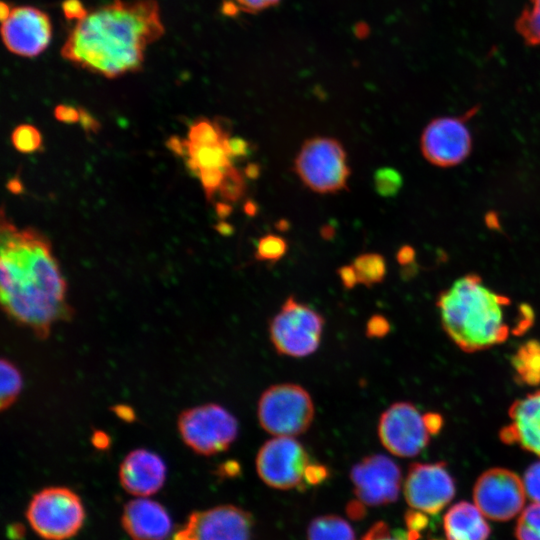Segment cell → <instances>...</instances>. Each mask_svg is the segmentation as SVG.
<instances>
[{"label": "cell", "mask_w": 540, "mask_h": 540, "mask_svg": "<svg viewBox=\"0 0 540 540\" xmlns=\"http://www.w3.org/2000/svg\"><path fill=\"white\" fill-rule=\"evenodd\" d=\"M1 304L6 314L40 338L67 320V283L48 239L32 229L1 222Z\"/></svg>", "instance_id": "6da1fadb"}, {"label": "cell", "mask_w": 540, "mask_h": 540, "mask_svg": "<svg viewBox=\"0 0 540 540\" xmlns=\"http://www.w3.org/2000/svg\"><path fill=\"white\" fill-rule=\"evenodd\" d=\"M163 33L155 0H114L78 20L61 53L84 69L115 78L138 70L147 46Z\"/></svg>", "instance_id": "7a4b0ae2"}, {"label": "cell", "mask_w": 540, "mask_h": 540, "mask_svg": "<svg viewBox=\"0 0 540 540\" xmlns=\"http://www.w3.org/2000/svg\"><path fill=\"white\" fill-rule=\"evenodd\" d=\"M436 304L443 329L464 352L485 350L517 335L507 312L510 298L488 288L477 274L455 280Z\"/></svg>", "instance_id": "3957f363"}, {"label": "cell", "mask_w": 540, "mask_h": 540, "mask_svg": "<svg viewBox=\"0 0 540 540\" xmlns=\"http://www.w3.org/2000/svg\"><path fill=\"white\" fill-rule=\"evenodd\" d=\"M26 517L45 540H67L82 528L85 510L80 497L66 487H47L30 500Z\"/></svg>", "instance_id": "277c9868"}, {"label": "cell", "mask_w": 540, "mask_h": 540, "mask_svg": "<svg viewBox=\"0 0 540 540\" xmlns=\"http://www.w3.org/2000/svg\"><path fill=\"white\" fill-rule=\"evenodd\" d=\"M261 427L276 437H294L307 431L314 417L309 393L291 383L267 388L258 402Z\"/></svg>", "instance_id": "5b68a950"}, {"label": "cell", "mask_w": 540, "mask_h": 540, "mask_svg": "<svg viewBox=\"0 0 540 540\" xmlns=\"http://www.w3.org/2000/svg\"><path fill=\"white\" fill-rule=\"evenodd\" d=\"M295 171L308 188L322 194L346 189L351 173L344 147L330 137L306 140L295 159Z\"/></svg>", "instance_id": "8992f818"}, {"label": "cell", "mask_w": 540, "mask_h": 540, "mask_svg": "<svg viewBox=\"0 0 540 540\" xmlns=\"http://www.w3.org/2000/svg\"><path fill=\"white\" fill-rule=\"evenodd\" d=\"M177 427L195 453L211 456L226 451L238 436V422L224 407L207 403L182 411Z\"/></svg>", "instance_id": "52a82bcc"}, {"label": "cell", "mask_w": 540, "mask_h": 540, "mask_svg": "<svg viewBox=\"0 0 540 540\" xmlns=\"http://www.w3.org/2000/svg\"><path fill=\"white\" fill-rule=\"evenodd\" d=\"M324 318L309 306L288 297L269 326L276 351L291 357H305L320 344Z\"/></svg>", "instance_id": "ba28073f"}, {"label": "cell", "mask_w": 540, "mask_h": 540, "mask_svg": "<svg viewBox=\"0 0 540 540\" xmlns=\"http://www.w3.org/2000/svg\"><path fill=\"white\" fill-rule=\"evenodd\" d=\"M309 463L305 448L293 437L268 440L256 457V469L262 481L281 490L302 486Z\"/></svg>", "instance_id": "9c48e42d"}, {"label": "cell", "mask_w": 540, "mask_h": 540, "mask_svg": "<svg viewBox=\"0 0 540 540\" xmlns=\"http://www.w3.org/2000/svg\"><path fill=\"white\" fill-rule=\"evenodd\" d=\"M523 480L506 468H491L483 472L474 484L473 499L483 515L494 521H508L525 504Z\"/></svg>", "instance_id": "30bf717a"}, {"label": "cell", "mask_w": 540, "mask_h": 540, "mask_svg": "<svg viewBox=\"0 0 540 540\" xmlns=\"http://www.w3.org/2000/svg\"><path fill=\"white\" fill-rule=\"evenodd\" d=\"M424 414L409 402H396L379 419L378 436L393 455L407 458L418 455L430 441Z\"/></svg>", "instance_id": "8fae6325"}, {"label": "cell", "mask_w": 540, "mask_h": 540, "mask_svg": "<svg viewBox=\"0 0 540 540\" xmlns=\"http://www.w3.org/2000/svg\"><path fill=\"white\" fill-rule=\"evenodd\" d=\"M251 514L233 505H220L189 515L171 540H251Z\"/></svg>", "instance_id": "7c38bea8"}, {"label": "cell", "mask_w": 540, "mask_h": 540, "mask_svg": "<svg viewBox=\"0 0 540 540\" xmlns=\"http://www.w3.org/2000/svg\"><path fill=\"white\" fill-rule=\"evenodd\" d=\"M420 147L424 158L435 166L446 168L460 164L472 149L465 116L430 121L421 135Z\"/></svg>", "instance_id": "4fadbf2b"}, {"label": "cell", "mask_w": 540, "mask_h": 540, "mask_svg": "<svg viewBox=\"0 0 540 540\" xmlns=\"http://www.w3.org/2000/svg\"><path fill=\"white\" fill-rule=\"evenodd\" d=\"M455 489L445 463H413L405 479L404 496L413 509L436 514L453 499Z\"/></svg>", "instance_id": "5bb4252c"}, {"label": "cell", "mask_w": 540, "mask_h": 540, "mask_svg": "<svg viewBox=\"0 0 540 540\" xmlns=\"http://www.w3.org/2000/svg\"><path fill=\"white\" fill-rule=\"evenodd\" d=\"M350 478L358 500L368 506L396 501L402 482L399 466L382 454L363 458L352 467Z\"/></svg>", "instance_id": "9a60e30c"}, {"label": "cell", "mask_w": 540, "mask_h": 540, "mask_svg": "<svg viewBox=\"0 0 540 540\" xmlns=\"http://www.w3.org/2000/svg\"><path fill=\"white\" fill-rule=\"evenodd\" d=\"M51 32L48 15L30 6L10 10L1 27L8 50L25 57H34L44 51L50 42Z\"/></svg>", "instance_id": "2e32d148"}, {"label": "cell", "mask_w": 540, "mask_h": 540, "mask_svg": "<svg viewBox=\"0 0 540 540\" xmlns=\"http://www.w3.org/2000/svg\"><path fill=\"white\" fill-rule=\"evenodd\" d=\"M166 472L165 462L158 454L139 448L129 452L121 462L119 480L128 493L146 497L162 488Z\"/></svg>", "instance_id": "e0dca14e"}, {"label": "cell", "mask_w": 540, "mask_h": 540, "mask_svg": "<svg viewBox=\"0 0 540 540\" xmlns=\"http://www.w3.org/2000/svg\"><path fill=\"white\" fill-rule=\"evenodd\" d=\"M508 416L509 423L499 433L502 442L540 457V390L514 401Z\"/></svg>", "instance_id": "ac0fdd59"}, {"label": "cell", "mask_w": 540, "mask_h": 540, "mask_svg": "<svg viewBox=\"0 0 540 540\" xmlns=\"http://www.w3.org/2000/svg\"><path fill=\"white\" fill-rule=\"evenodd\" d=\"M121 523L132 540H165L171 530V519L156 501L134 499L123 509Z\"/></svg>", "instance_id": "d6986e66"}, {"label": "cell", "mask_w": 540, "mask_h": 540, "mask_svg": "<svg viewBox=\"0 0 540 540\" xmlns=\"http://www.w3.org/2000/svg\"><path fill=\"white\" fill-rule=\"evenodd\" d=\"M476 505L466 501L453 505L443 519L447 540H487L490 527Z\"/></svg>", "instance_id": "ffe728a7"}, {"label": "cell", "mask_w": 540, "mask_h": 540, "mask_svg": "<svg viewBox=\"0 0 540 540\" xmlns=\"http://www.w3.org/2000/svg\"><path fill=\"white\" fill-rule=\"evenodd\" d=\"M515 379L519 384L540 385V341L523 343L511 358Z\"/></svg>", "instance_id": "44dd1931"}, {"label": "cell", "mask_w": 540, "mask_h": 540, "mask_svg": "<svg viewBox=\"0 0 540 540\" xmlns=\"http://www.w3.org/2000/svg\"><path fill=\"white\" fill-rule=\"evenodd\" d=\"M226 139L215 145H198L185 140L188 167L198 173L203 168L225 169L231 165Z\"/></svg>", "instance_id": "7402d4cb"}, {"label": "cell", "mask_w": 540, "mask_h": 540, "mask_svg": "<svg viewBox=\"0 0 540 540\" xmlns=\"http://www.w3.org/2000/svg\"><path fill=\"white\" fill-rule=\"evenodd\" d=\"M308 540H355L352 527L339 516L324 515L311 521L307 530Z\"/></svg>", "instance_id": "603a6c76"}, {"label": "cell", "mask_w": 540, "mask_h": 540, "mask_svg": "<svg viewBox=\"0 0 540 540\" xmlns=\"http://www.w3.org/2000/svg\"><path fill=\"white\" fill-rule=\"evenodd\" d=\"M515 29L529 46L540 47V0H529L515 21Z\"/></svg>", "instance_id": "cb8c5ba5"}, {"label": "cell", "mask_w": 540, "mask_h": 540, "mask_svg": "<svg viewBox=\"0 0 540 540\" xmlns=\"http://www.w3.org/2000/svg\"><path fill=\"white\" fill-rule=\"evenodd\" d=\"M355 268L358 282L371 287L382 282L386 275V262L378 253H364L357 256L352 264Z\"/></svg>", "instance_id": "d4e9b609"}, {"label": "cell", "mask_w": 540, "mask_h": 540, "mask_svg": "<svg viewBox=\"0 0 540 540\" xmlns=\"http://www.w3.org/2000/svg\"><path fill=\"white\" fill-rule=\"evenodd\" d=\"M1 380V409L10 407L21 392L23 386L19 369L9 360L2 359L0 367Z\"/></svg>", "instance_id": "484cf974"}, {"label": "cell", "mask_w": 540, "mask_h": 540, "mask_svg": "<svg viewBox=\"0 0 540 540\" xmlns=\"http://www.w3.org/2000/svg\"><path fill=\"white\" fill-rule=\"evenodd\" d=\"M227 137L229 135L218 122L200 119L190 126L187 140L198 145H215Z\"/></svg>", "instance_id": "4316f807"}, {"label": "cell", "mask_w": 540, "mask_h": 540, "mask_svg": "<svg viewBox=\"0 0 540 540\" xmlns=\"http://www.w3.org/2000/svg\"><path fill=\"white\" fill-rule=\"evenodd\" d=\"M517 540H540V503L526 507L515 526Z\"/></svg>", "instance_id": "83f0119b"}, {"label": "cell", "mask_w": 540, "mask_h": 540, "mask_svg": "<svg viewBox=\"0 0 540 540\" xmlns=\"http://www.w3.org/2000/svg\"><path fill=\"white\" fill-rule=\"evenodd\" d=\"M246 191V184L242 173L229 165L224 169V177L219 187L221 198L226 202L240 200Z\"/></svg>", "instance_id": "f1b7e54d"}, {"label": "cell", "mask_w": 540, "mask_h": 540, "mask_svg": "<svg viewBox=\"0 0 540 540\" xmlns=\"http://www.w3.org/2000/svg\"><path fill=\"white\" fill-rule=\"evenodd\" d=\"M11 141L17 151L32 153L41 148L42 136L36 127L29 124H22L13 130Z\"/></svg>", "instance_id": "f546056e"}, {"label": "cell", "mask_w": 540, "mask_h": 540, "mask_svg": "<svg viewBox=\"0 0 540 540\" xmlns=\"http://www.w3.org/2000/svg\"><path fill=\"white\" fill-rule=\"evenodd\" d=\"M287 247V242L283 237L267 234L259 239L255 257L260 261L275 262L285 255Z\"/></svg>", "instance_id": "4dcf8cb0"}, {"label": "cell", "mask_w": 540, "mask_h": 540, "mask_svg": "<svg viewBox=\"0 0 540 540\" xmlns=\"http://www.w3.org/2000/svg\"><path fill=\"white\" fill-rule=\"evenodd\" d=\"M376 192L383 197H391L398 193L402 186L400 173L391 167H381L374 173Z\"/></svg>", "instance_id": "1f68e13d"}, {"label": "cell", "mask_w": 540, "mask_h": 540, "mask_svg": "<svg viewBox=\"0 0 540 540\" xmlns=\"http://www.w3.org/2000/svg\"><path fill=\"white\" fill-rule=\"evenodd\" d=\"M200 182L208 200H211L214 193L219 190L224 177V169L222 168H203L197 173Z\"/></svg>", "instance_id": "d6a6232c"}, {"label": "cell", "mask_w": 540, "mask_h": 540, "mask_svg": "<svg viewBox=\"0 0 540 540\" xmlns=\"http://www.w3.org/2000/svg\"><path fill=\"white\" fill-rule=\"evenodd\" d=\"M523 484L526 495L535 503H540V461L527 468Z\"/></svg>", "instance_id": "836d02e7"}, {"label": "cell", "mask_w": 540, "mask_h": 540, "mask_svg": "<svg viewBox=\"0 0 540 540\" xmlns=\"http://www.w3.org/2000/svg\"><path fill=\"white\" fill-rule=\"evenodd\" d=\"M225 144L230 158H242L250 153V144L241 137H228Z\"/></svg>", "instance_id": "e575fe53"}, {"label": "cell", "mask_w": 540, "mask_h": 540, "mask_svg": "<svg viewBox=\"0 0 540 540\" xmlns=\"http://www.w3.org/2000/svg\"><path fill=\"white\" fill-rule=\"evenodd\" d=\"M389 329V322L383 316L374 315L367 322L366 334L368 337L380 338L385 336Z\"/></svg>", "instance_id": "d590c367"}, {"label": "cell", "mask_w": 540, "mask_h": 540, "mask_svg": "<svg viewBox=\"0 0 540 540\" xmlns=\"http://www.w3.org/2000/svg\"><path fill=\"white\" fill-rule=\"evenodd\" d=\"M362 540H407V536H391L388 526L384 522H378L369 529Z\"/></svg>", "instance_id": "8d00e7d4"}, {"label": "cell", "mask_w": 540, "mask_h": 540, "mask_svg": "<svg viewBox=\"0 0 540 540\" xmlns=\"http://www.w3.org/2000/svg\"><path fill=\"white\" fill-rule=\"evenodd\" d=\"M328 474L326 466L309 463L305 470L304 481L311 485H317L325 481L328 478Z\"/></svg>", "instance_id": "74e56055"}, {"label": "cell", "mask_w": 540, "mask_h": 540, "mask_svg": "<svg viewBox=\"0 0 540 540\" xmlns=\"http://www.w3.org/2000/svg\"><path fill=\"white\" fill-rule=\"evenodd\" d=\"M405 522L409 531L420 533L421 530H424L427 527L429 521L424 512L414 510L408 511L405 514Z\"/></svg>", "instance_id": "f35d334b"}, {"label": "cell", "mask_w": 540, "mask_h": 540, "mask_svg": "<svg viewBox=\"0 0 540 540\" xmlns=\"http://www.w3.org/2000/svg\"><path fill=\"white\" fill-rule=\"evenodd\" d=\"M55 118L67 124L79 122V109L70 105H58L54 111Z\"/></svg>", "instance_id": "ab89813d"}, {"label": "cell", "mask_w": 540, "mask_h": 540, "mask_svg": "<svg viewBox=\"0 0 540 540\" xmlns=\"http://www.w3.org/2000/svg\"><path fill=\"white\" fill-rule=\"evenodd\" d=\"M63 11L68 19H76L77 21L88 12L79 0H66L63 3Z\"/></svg>", "instance_id": "60d3db41"}, {"label": "cell", "mask_w": 540, "mask_h": 540, "mask_svg": "<svg viewBox=\"0 0 540 540\" xmlns=\"http://www.w3.org/2000/svg\"><path fill=\"white\" fill-rule=\"evenodd\" d=\"M280 0H236L240 8L246 12H258L276 5Z\"/></svg>", "instance_id": "b9f144b4"}, {"label": "cell", "mask_w": 540, "mask_h": 540, "mask_svg": "<svg viewBox=\"0 0 540 540\" xmlns=\"http://www.w3.org/2000/svg\"><path fill=\"white\" fill-rule=\"evenodd\" d=\"M337 273L340 277V280L343 286L347 289H352L357 283H359L358 277H357V274L353 265L341 266L337 270Z\"/></svg>", "instance_id": "7bdbcfd3"}, {"label": "cell", "mask_w": 540, "mask_h": 540, "mask_svg": "<svg viewBox=\"0 0 540 540\" xmlns=\"http://www.w3.org/2000/svg\"><path fill=\"white\" fill-rule=\"evenodd\" d=\"M79 123L86 133H97L100 123L85 109L79 108Z\"/></svg>", "instance_id": "ee69618b"}, {"label": "cell", "mask_w": 540, "mask_h": 540, "mask_svg": "<svg viewBox=\"0 0 540 540\" xmlns=\"http://www.w3.org/2000/svg\"><path fill=\"white\" fill-rule=\"evenodd\" d=\"M424 419L431 435H435L441 430L443 418L440 414L429 412L424 414Z\"/></svg>", "instance_id": "f6af8a7d"}, {"label": "cell", "mask_w": 540, "mask_h": 540, "mask_svg": "<svg viewBox=\"0 0 540 540\" xmlns=\"http://www.w3.org/2000/svg\"><path fill=\"white\" fill-rule=\"evenodd\" d=\"M347 514L354 520H359L365 515V508L363 503L358 501H352L347 505Z\"/></svg>", "instance_id": "bcb514c9"}, {"label": "cell", "mask_w": 540, "mask_h": 540, "mask_svg": "<svg viewBox=\"0 0 540 540\" xmlns=\"http://www.w3.org/2000/svg\"><path fill=\"white\" fill-rule=\"evenodd\" d=\"M414 259V250L410 246L401 247L397 253V260L400 264H409Z\"/></svg>", "instance_id": "7dc6e473"}, {"label": "cell", "mask_w": 540, "mask_h": 540, "mask_svg": "<svg viewBox=\"0 0 540 540\" xmlns=\"http://www.w3.org/2000/svg\"><path fill=\"white\" fill-rule=\"evenodd\" d=\"M168 147L178 155L186 153L185 140H181L178 137H171L168 141Z\"/></svg>", "instance_id": "c3c4849f"}, {"label": "cell", "mask_w": 540, "mask_h": 540, "mask_svg": "<svg viewBox=\"0 0 540 540\" xmlns=\"http://www.w3.org/2000/svg\"><path fill=\"white\" fill-rule=\"evenodd\" d=\"M216 213L221 219L227 218L232 213V206L226 201L218 202L216 204Z\"/></svg>", "instance_id": "681fc988"}, {"label": "cell", "mask_w": 540, "mask_h": 540, "mask_svg": "<svg viewBox=\"0 0 540 540\" xmlns=\"http://www.w3.org/2000/svg\"><path fill=\"white\" fill-rule=\"evenodd\" d=\"M261 167L257 163H249L245 170L244 174L248 179H256L260 176Z\"/></svg>", "instance_id": "f907efd6"}, {"label": "cell", "mask_w": 540, "mask_h": 540, "mask_svg": "<svg viewBox=\"0 0 540 540\" xmlns=\"http://www.w3.org/2000/svg\"><path fill=\"white\" fill-rule=\"evenodd\" d=\"M214 228L222 236H230L234 232L233 226L226 221L218 222Z\"/></svg>", "instance_id": "816d5d0a"}, {"label": "cell", "mask_w": 540, "mask_h": 540, "mask_svg": "<svg viewBox=\"0 0 540 540\" xmlns=\"http://www.w3.org/2000/svg\"><path fill=\"white\" fill-rule=\"evenodd\" d=\"M240 471V467L238 465V463L236 462H227L225 463V465L223 466V469L220 471L224 476H234L236 474H238Z\"/></svg>", "instance_id": "f5cc1de1"}, {"label": "cell", "mask_w": 540, "mask_h": 540, "mask_svg": "<svg viewBox=\"0 0 540 540\" xmlns=\"http://www.w3.org/2000/svg\"><path fill=\"white\" fill-rule=\"evenodd\" d=\"M7 187L12 193H20L23 190L22 183L17 178L11 179Z\"/></svg>", "instance_id": "db71d44e"}, {"label": "cell", "mask_w": 540, "mask_h": 540, "mask_svg": "<svg viewBox=\"0 0 540 540\" xmlns=\"http://www.w3.org/2000/svg\"><path fill=\"white\" fill-rule=\"evenodd\" d=\"M243 208L245 213L249 216H254L258 210L256 203L252 200L246 201Z\"/></svg>", "instance_id": "11a10c76"}, {"label": "cell", "mask_w": 540, "mask_h": 540, "mask_svg": "<svg viewBox=\"0 0 540 540\" xmlns=\"http://www.w3.org/2000/svg\"><path fill=\"white\" fill-rule=\"evenodd\" d=\"M321 236L324 238V239H331L334 237L335 235V229L333 226L331 225H324L322 228H321Z\"/></svg>", "instance_id": "9f6ffc18"}, {"label": "cell", "mask_w": 540, "mask_h": 540, "mask_svg": "<svg viewBox=\"0 0 540 540\" xmlns=\"http://www.w3.org/2000/svg\"><path fill=\"white\" fill-rule=\"evenodd\" d=\"M10 13V8H9V5L2 2L1 3V8H0V15H1V20H5L6 17L9 15Z\"/></svg>", "instance_id": "6f0895ef"}, {"label": "cell", "mask_w": 540, "mask_h": 540, "mask_svg": "<svg viewBox=\"0 0 540 540\" xmlns=\"http://www.w3.org/2000/svg\"><path fill=\"white\" fill-rule=\"evenodd\" d=\"M237 10L238 9L236 8V6L231 2H227V3L224 4V12L225 13H228V14L231 15V14H235L237 12Z\"/></svg>", "instance_id": "680465c9"}, {"label": "cell", "mask_w": 540, "mask_h": 540, "mask_svg": "<svg viewBox=\"0 0 540 540\" xmlns=\"http://www.w3.org/2000/svg\"><path fill=\"white\" fill-rule=\"evenodd\" d=\"M288 222L286 220H280L277 224H276V227L278 230L280 231H284V230H287L288 229Z\"/></svg>", "instance_id": "91938a15"}, {"label": "cell", "mask_w": 540, "mask_h": 540, "mask_svg": "<svg viewBox=\"0 0 540 540\" xmlns=\"http://www.w3.org/2000/svg\"><path fill=\"white\" fill-rule=\"evenodd\" d=\"M432 540H438V539H432Z\"/></svg>", "instance_id": "94428289"}]
</instances>
